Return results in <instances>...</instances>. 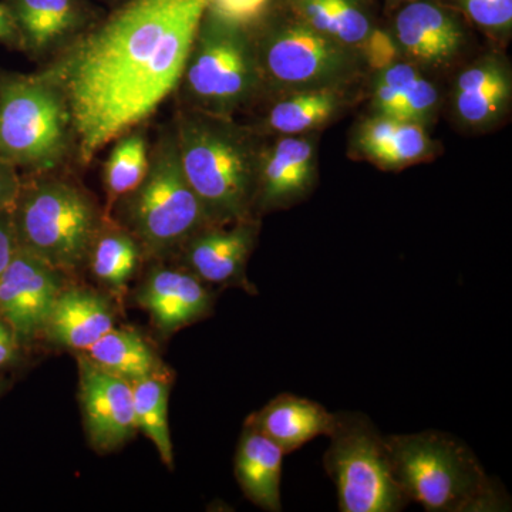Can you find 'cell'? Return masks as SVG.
Returning <instances> with one entry per match:
<instances>
[{"instance_id":"36","label":"cell","mask_w":512,"mask_h":512,"mask_svg":"<svg viewBox=\"0 0 512 512\" xmlns=\"http://www.w3.org/2000/svg\"><path fill=\"white\" fill-rule=\"evenodd\" d=\"M94 3H106L109 5L111 9L117 8V6L123 5V3L128 2V0H93Z\"/></svg>"},{"instance_id":"35","label":"cell","mask_w":512,"mask_h":512,"mask_svg":"<svg viewBox=\"0 0 512 512\" xmlns=\"http://www.w3.org/2000/svg\"><path fill=\"white\" fill-rule=\"evenodd\" d=\"M0 43L12 49H20V36L5 2H0Z\"/></svg>"},{"instance_id":"7","label":"cell","mask_w":512,"mask_h":512,"mask_svg":"<svg viewBox=\"0 0 512 512\" xmlns=\"http://www.w3.org/2000/svg\"><path fill=\"white\" fill-rule=\"evenodd\" d=\"M0 157L29 174L76 160V133L62 87L42 70L0 79Z\"/></svg>"},{"instance_id":"2","label":"cell","mask_w":512,"mask_h":512,"mask_svg":"<svg viewBox=\"0 0 512 512\" xmlns=\"http://www.w3.org/2000/svg\"><path fill=\"white\" fill-rule=\"evenodd\" d=\"M178 156L211 224L256 218L254 201L265 141L231 117L180 107L173 121Z\"/></svg>"},{"instance_id":"5","label":"cell","mask_w":512,"mask_h":512,"mask_svg":"<svg viewBox=\"0 0 512 512\" xmlns=\"http://www.w3.org/2000/svg\"><path fill=\"white\" fill-rule=\"evenodd\" d=\"M251 28L264 92L286 94L350 86L365 72L362 52L323 35L281 0H274Z\"/></svg>"},{"instance_id":"19","label":"cell","mask_w":512,"mask_h":512,"mask_svg":"<svg viewBox=\"0 0 512 512\" xmlns=\"http://www.w3.org/2000/svg\"><path fill=\"white\" fill-rule=\"evenodd\" d=\"M247 423L274 441L286 456L320 436L328 437L335 427L336 413L313 400L284 393L252 413Z\"/></svg>"},{"instance_id":"12","label":"cell","mask_w":512,"mask_h":512,"mask_svg":"<svg viewBox=\"0 0 512 512\" xmlns=\"http://www.w3.org/2000/svg\"><path fill=\"white\" fill-rule=\"evenodd\" d=\"M20 36V50L49 62L72 46L106 13L93 0H3Z\"/></svg>"},{"instance_id":"29","label":"cell","mask_w":512,"mask_h":512,"mask_svg":"<svg viewBox=\"0 0 512 512\" xmlns=\"http://www.w3.org/2000/svg\"><path fill=\"white\" fill-rule=\"evenodd\" d=\"M485 35L505 42L512 32V0H443Z\"/></svg>"},{"instance_id":"9","label":"cell","mask_w":512,"mask_h":512,"mask_svg":"<svg viewBox=\"0 0 512 512\" xmlns=\"http://www.w3.org/2000/svg\"><path fill=\"white\" fill-rule=\"evenodd\" d=\"M323 467L342 512H399L410 501L394 478L386 440L362 413H336Z\"/></svg>"},{"instance_id":"14","label":"cell","mask_w":512,"mask_h":512,"mask_svg":"<svg viewBox=\"0 0 512 512\" xmlns=\"http://www.w3.org/2000/svg\"><path fill=\"white\" fill-rule=\"evenodd\" d=\"M84 427L94 450H119L137 433L131 383L77 356Z\"/></svg>"},{"instance_id":"6","label":"cell","mask_w":512,"mask_h":512,"mask_svg":"<svg viewBox=\"0 0 512 512\" xmlns=\"http://www.w3.org/2000/svg\"><path fill=\"white\" fill-rule=\"evenodd\" d=\"M10 212L18 247L63 274L87 264L104 222L92 195L57 173L22 180Z\"/></svg>"},{"instance_id":"3","label":"cell","mask_w":512,"mask_h":512,"mask_svg":"<svg viewBox=\"0 0 512 512\" xmlns=\"http://www.w3.org/2000/svg\"><path fill=\"white\" fill-rule=\"evenodd\" d=\"M394 478L410 503L429 512L510 510L500 484L463 441L441 431L384 436Z\"/></svg>"},{"instance_id":"28","label":"cell","mask_w":512,"mask_h":512,"mask_svg":"<svg viewBox=\"0 0 512 512\" xmlns=\"http://www.w3.org/2000/svg\"><path fill=\"white\" fill-rule=\"evenodd\" d=\"M111 144L103 165V185L109 200L116 204L146 177L151 146L143 126L131 128Z\"/></svg>"},{"instance_id":"13","label":"cell","mask_w":512,"mask_h":512,"mask_svg":"<svg viewBox=\"0 0 512 512\" xmlns=\"http://www.w3.org/2000/svg\"><path fill=\"white\" fill-rule=\"evenodd\" d=\"M394 39L419 69H444L467 45L466 20L443 0H413L397 8Z\"/></svg>"},{"instance_id":"32","label":"cell","mask_w":512,"mask_h":512,"mask_svg":"<svg viewBox=\"0 0 512 512\" xmlns=\"http://www.w3.org/2000/svg\"><path fill=\"white\" fill-rule=\"evenodd\" d=\"M22 185L18 168L0 157V211L12 210Z\"/></svg>"},{"instance_id":"22","label":"cell","mask_w":512,"mask_h":512,"mask_svg":"<svg viewBox=\"0 0 512 512\" xmlns=\"http://www.w3.org/2000/svg\"><path fill=\"white\" fill-rule=\"evenodd\" d=\"M284 457V451L274 441L245 421L235 454V477L245 497L262 510H282Z\"/></svg>"},{"instance_id":"38","label":"cell","mask_w":512,"mask_h":512,"mask_svg":"<svg viewBox=\"0 0 512 512\" xmlns=\"http://www.w3.org/2000/svg\"><path fill=\"white\" fill-rule=\"evenodd\" d=\"M5 386H6V380L3 379L2 376H0V394L5 392Z\"/></svg>"},{"instance_id":"8","label":"cell","mask_w":512,"mask_h":512,"mask_svg":"<svg viewBox=\"0 0 512 512\" xmlns=\"http://www.w3.org/2000/svg\"><path fill=\"white\" fill-rule=\"evenodd\" d=\"M116 204L120 225L151 256L178 254L192 235L212 225L181 167L173 124L151 146L144 180Z\"/></svg>"},{"instance_id":"25","label":"cell","mask_w":512,"mask_h":512,"mask_svg":"<svg viewBox=\"0 0 512 512\" xmlns=\"http://www.w3.org/2000/svg\"><path fill=\"white\" fill-rule=\"evenodd\" d=\"M84 355L127 382L163 372L150 345L138 333L127 329H110Z\"/></svg>"},{"instance_id":"20","label":"cell","mask_w":512,"mask_h":512,"mask_svg":"<svg viewBox=\"0 0 512 512\" xmlns=\"http://www.w3.org/2000/svg\"><path fill=\"white\" fill-rule=\"evenodd\" d=\"M349 86L319 87L282 94L266 113L261 134L301 136L328 126L350 106Z\"/></svg>"},{"instance_id":"27","label":"cell","mask_w":512,"mask_h":512,"mask_svg":"<svg viewBox=\"0 0 512 512\" xmlns=\"http://www.w3.org/2000/svg\"><path fill=\"white\" fill-rule=\"evenodd\" d=\"M131 383L137 430L153 441L165 466L174 467L173 443L168 424V397L170 377L163 372L154 373Z\"/></svg>"},{"instance_id":"21","label":"cell","mask_w":512,"mask_h":512,"mask_svg":"<svg viewBox=\"0 0 512 512\" xmlns=\"http://www.w3.org/2000/svg\"><path fill=\"white\" fill-rule=\"evenodd\" d=\"M113 328V312L103 296L64 286L50 311L43 335L64 348L86 352Z\"/></svg>"},{"instance_id":"23","label":"cell","mask_w":512,"mask_h":512,"mask_svg":"<svg viewBox=\"0 0 512 512\" xmlns=\"http://www.w3.org/2000/svg\"><path fill=\"white\" fill-rule=\"evenodd\" d=\"M437 87L410 62H397L377 73L373 87V111L394 119L427 123L439 109Z\"/></svg>"},{"instance_id":"37","label":"cell","mask_w":512,"mask_h":512,"mask_svg":"<svg viewBox=\"0 0 512 512\" xmlns=\"http://www.w3.org/2000/svg\"><path fill=\"white\" fill-rule=\"evenodd\" d=\"M390 5L396 6V8H399V6L404 5V3L413 2V0H389Z\"/></svg>"},{"instance_id":"16","label":"cell","mask_w":512,"mask_h":512,"mask_svg":"<svg viewBox=\"0 0 512 512\" xmlns=\"http://www.w3.org/2000/svg\"><path fill=\"white\" fill-rule=\"evenodd\" d=\"M512 101L510 64L498 53H488L468 64L454 80L451 106L463 127L488 130L507 117Z\"/></svg>"},{"instance_id":"10","label":"cell","mask_w":512,"mask_h":512,"mask_svg":"<svg viewBox=\"0 0 512 512\" xmlns=\"http://www.w3.org/2000/svg\"><path fill=\"white\" fill-rule=\"evenodd\" d=\"M318 136H276L265 143L254 201L256 218L289 210L311 197L318 184Z\"/></svg>"},{"instance_id":"17","label":"cell","mask_w":512,"mask_h":512,"mask_svg":"<svg viewBox=\"0 0 512 512\" xmlns=\"http://www.w3.org/2000/svg\"><path fill=\"white\" fill-rule=\"evenodd\" d=\"M349 156L383 171H402L437 156L426 126L373 114L360 121L350 138Z\"/></svg>"},{"instance_id":"18","label":"cell","mask_w":512,"mask_h":512,"mask_svg":"<svg viewBox=\"0 0 512 512\" xmlns=\"http://www.w3.org/2000/svg\"><path fill=\"white\" fill-rule=\"evenodd\" d=\"M210 286L188 269L157 266L148 272L137 302L165 335L207 318L214 306Z\"/></svg>"},{"instance_id":"15","label":"cell","mask_w":512,"mask_h":512,"mask_svg":"<svg viewBox=\"0 0 512 512\" xmlns=\"http://www.w3.org/2000/svg\"><path fill=\"white\" fill-rule=\"evenodd\" d=\"M259 231V218L208 225L192 235L178 254L184 268L208 286H239L255 292L247 279V265L258 244Z\"/></svg>"},{"instance_id":"26","label":"cell","mask_w":512,"mask_h":512,"mask_svg":"<svg viewBox=\"0 0 512 512\" xmlns=\"http://www.w3.org/2000/svg\"><path fill=\"white\" fill-rule=\"evenodd\" d=\"M144 251L123 225H101L90 249L87 264L101 284L121 289L136 275Z\"/></svg>"},{"instance_id":"30","label":"cell","mask_w":512,"mask_h":512,"mask_svg":"<svg viewBox=\"0 0 512 512\" xmlns=\"http://www.w3.org/2000/svg\"><path fill=\"white\" fill-rule=\"evenodd\" d=\"M363 60L372 72H382L394 63L400 62V50L394 39L393 33L389 30L375 28L367 36L365 43L360 47Z\"/></svg>"},{"instance_id":"31","label":"cell","mask_w":512,"mask_h":512,"mask_svg":"<svg viewBox=\"0 0 512 512\" xmlns=\"http://www.w3.org/2000/svg\"><path fill=\"white\" fill-rule=\"evenodd\" d=\"M272 3L274 0H210L208 8L224 18L251 26L264 15Z\"/></svg>"},{"instance_id":"34","label":"cell","mask_w":512,"mask_h":512,"mask_svg":"<svg viewBox=\"0 0 512 512\" xmlns=\"http://www.w3.org/2000/svg\"><path fill=\"white\" fill-rule=\"evenodd\" d=\"M20 348L15 332L0 318V372L16 362Z\"/></svg>"},{"instance_id":"1","label":"cell","mask_w":512,"mask_h":512,"mask_svg":"<svg viewBox=\"0 0 512 512\" xmlns=\"http://www.w3.org/2000/svg\"><path fill=\"white\" fill-rule=\"evenodd\" d=\"M210 0H128L111 9L42 72L62 87L76 133V163L143 126L177 92Z\"/></svg>"},{"instance_id":"24","label":"cell","mask_w":512,"mask_h":512,"mask_svg":"<svg viewBox=\"0 0 512 512\" xmlns=\"http://www.w3.org/2000/svg\"><path fill=\"white\" fill-rule=\"evenodd\" d=\"M286 9L323 35L359 49L373 29L362 0H281Z\"/></svg>"},{"instance_id":"33","label":"cell","mask_w":512,"mask_h":512,"mask_svg":"<svg viewBox=\"0 0 512 512\" xmlns=\"http://www.w3.org/2000/svg\"><path fill=\"white\" fill-rule=\"evenodd\" d=\"M16 251H18V241L13 228L12 212L2 210L0 211V278Z\"/></svg>"},{"instance_id":"4","label":"cell","mask_w":512,"mask_h":512,"mask_svg":"<svg viewBox=\"0 0 512 512\" xmlns=\"http://www.w3.org/2000/svg\"><path fill=\"white\" fill-rule=\"evenodd\" d=\"M175 93L181 107L231 119L252 106L265 92L251 28L207 6Z\"/></svg>"},{"instance_id":"11","label":"cell","mask_w":512,"mask_h":512,"mask_svg":"<svg viewBox=\"0 0 512 512\" xmlns=\"http://www.w3.org/2000/svg\"><path fill=\"white\" fill-rule=\"evenodd\" d=\"M63 288V272L18 247L0 278V318L15 332L22 348L43 335Z\"/></svg>"}]
</instances>
